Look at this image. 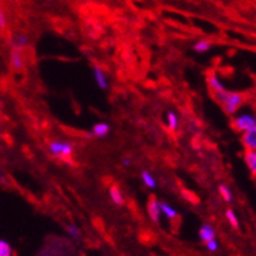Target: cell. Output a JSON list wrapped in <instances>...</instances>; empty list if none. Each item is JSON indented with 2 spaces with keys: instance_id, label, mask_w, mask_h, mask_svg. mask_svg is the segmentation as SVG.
<instances>
[{
  "instance_id": "6da1fadb",
  "label": "cell",
  "mask_w": 256,
  "mask_h": 256,
  "mask_svg": "<svg viewBox=\"0 0 256 256\" xmlns=\"http://www.w3.org/2000/svg\"><path fill=\"white\" fill-rule=\"evenodd\" d=\"M216 100L220 102L223 106L226 112L228 115H234L238 111V108L241 107V104H244V96L241 93L237 92H228L227 90H222V92H216L213 93Z\"/></svg>"
},
{
  "instance_id": "7a4b0ae2",
  "label": "cell",
  "mask_w": 256,
  "mask_h": 256,
  "mask_svg": "<svg viewBox=\"0 0 256 256\" xmlns=\"http://www.w3.org/2000/svg\"><path fill=\"white\" fill-rule=\"evenodd\" d=\"M48 153L54 157L59 158L62 160H72V156L74 152L73 143L68 140H51L48 146Z\"/></svg>"
},
{
  "instance_id": "3957f363",
  "label": "cell",
  "mask_w": 256,
  "mask_h": 256,
  "mask_svg": "<svg viewBox=\"0 0 256 256\" xmlns=\"http://www.w3.org/2000/svg\"><path fill=\"white\" fill-rule=\"evenodd\" d=\"M234 128L240 132H248V130L256 129V120L254 115L250 114H241L234 118Z\"/></svg>"
},
{
  "instance_id": "277c9868",
  "label": "cell",
  "mask_w": 256,
  "mask_h": 256,
  "mask_svg": "<svg viewBox=\"0 0 256 256\" xmlns=\"http://www.w3.org/2000/svg\"><path fill=\"white\" fill-rule=\"evenodd\" d=\"M24 55H23V51L16 50V48H12L10 51V65L12 68L14 69L16 72H20L24 69Z\"/></svg>"
},
{
  "instance_id": "5b68a950",
  "label": "cell",
  "mask_w": 256,
  "mask_h": 256,
  "mask_svg": "<svg viewBox=\"0 0 256 256\" xmlns=\"http://www.w3.org/2000/svg\"><path fill=\"white\" fill-rule=\"evenodd\" d=\"M146 212H148V216H150V220L154 223L160 222V206H158V200L154 196H150V199L148 200V204H146Z\"/></svg>"
},
{
  "instance_id": "8992f818",
  "label": "cell",
  "mask_w": 256,
  "mask_h": 256,
  "mask_svg": "<svg viewBox=\"0 0 256 256\" xmlns=\"http://www.w3.org/2000/svg\"><path fill=\"white\" fill-rule=\"evenodd\" d=\"M199 238L202 240V242H204V244L216 238V230H214L213 226L209 224V223H204V224L200 226Z\"/></svg>"
},
{
  "instance_id": "52a82bcc",
  "label": "cell",
  "mask_w": 256,
  "mask_h": 256,
  "mask_svg": "<svg viewBox=\"0 0 256 256\" xmlns=\"http://www.w3.org/2000/svg\"><path fill=\"white\" fill-rule=\"evenodd\" d=\"M92 72H93V76H94V82H96V84L102 90H107V88H108V79H107L106 73H104L100 66H93Z\"/></svg>"
},
{
  "instance_id": "ba28073f",
  "label": "cell",
  "mask_w": 256,
  "mask_h": 256,
  "mask_svg": "<svg viewBox=\"0 0 256 256\" xmlns=\"http://www.w3.org/2000/svg\"><path fill=\"white\" fill-rule=\"evenodd\" d=\"M241 140L246 150H256V129L248 130L242 132Z\"/></svg>"
},
{
  "instance_id": "9c48e42d",
  "label": "cell",
  "mask_w": 256,
  "mask_h": 256,
  "mask_svg": "<svg viewBox=\"0 0 256 256\" xmlns=\"http://www.w3.org/2000/svg\"><path fill=\"white\" fill-rule=\"evenodd\" d=\"M108 195H110V199L112 200V203L115 204V206H124V203H125L124 194H122L121 188H118V185L110 186V188H108Z\"/></svg>"
},
{
  "instance_id": "30bf717a",
  "label": "cell",
  "mask_w": 256,
  "mask_h": 256,
  "mask_svg": "<svg viewBox=\"0 0 256 256\" xmlns=\"http://www.w3.org/2000/svg\"><path fill=\"white\" fill-rule=\"evenodd\" d=\"M110 125L107 124V122H97V124L93 125L92 128V136H94V138L98 139L106 138V136L110 134Z\"/></svg>"
},
{
  "instance_id": "8fae6325",
  "label": "cell",
  "mask_w": 256,
  "mask_h": 256,
  "mask_svg": "<svg viewBox=\"0 0 256 256\" xmlns=\"http://www.w3.org/2000/svg\"><path fill=\"white\" fill-rule=\"evenodd\" d=\"M30 46V38L27 34H20L17 36L13 37L12 40V48H16V50L23 51L24 48H27Z\"/></svg>"
},
{
  "instance_id": "7c38bea8",
  "label": "cell",
  "mask_w": 256,
  "mask_h": 256,
  "mask_svg": "<svg viewBox=\"0 0 256 256\" xmlns=\"http://www.w3.org/2000/svg\"><path fill=\"white\" fill-rule=\"evenodd\" d=\"M244 160H245V164L248 166V168L250 170L251 174H252V178H255L256 174V152L251 150H246L245 154H244Z\"/></svg>"
},
{
  "instance_id": "4fadbf2b",
  "label": "cell",
  "mask_w": 256,
  "mask_h": 256,
  "mask_svg": "<svg viewBox=\"0 0 256 256\" xmlns=\"http://www.w3.org/2000/svg\"><path fill=\"white\" fill-rule=\"evenodd\" d=\"M158 206H160V214H164L166 218H168V220H174V218H178V210H176L172 206H170L168 203H166V202H158Z\"/></svg>"
},
{
  "instance_id": "5bb4252c",
  "label": "cell",
  "mask_w": 256,
  "mask_h": 256,
  "mask_svg": "<svg viewBox=\"0 0 256 256\" xmlns=\"http://www.w3.org/2000/svg\"><path fill=\"white\" fill-rule=\"evenodd\" d=\"M208 84L209 88L212 90V92H222V90H226V87L223 86V83L220 82V78H218L216 74H209L208 76Z\"/></svg>"
},
{
  "instance_id": "9a60e30c",
  "label": "cell",
  "mask_w": 256,
  "mask_h": 256,
  "mask_svg": "<svg viewBox=\"0 0 256 256\" xmlns=\"http://www.w3.org/2000/svg\"><path fill=\"white\" fill-rule=\"evenodd\" d=\"M140 178L146 188H157V180H156L154 176H153L148 170H144V171L140 172Z\"/></svg>"
},
{
  "instance_id": "2e32d148",
  "label": "cell",
  "mask_w": 256,
  "mask_h": 256,
  "mask_svg": "<svg viewBox=\"0 0 256 256\" xmlns=\"http://www.w3.org/2000/svg\"><path fill=\"white\" fill-rule=\"evenodd\" d=\"M65 231H66V234H68L73 240L79 241V240L82 238V231H80V228L76 224H74V223H68V224L65 226Z\"/></svg>"
},
{
  "instance_id": "e0dca14e",
  "label": "cell",
  "mask_w": 256,
  "mask_h": 256,
  "mask_svg": "<svg viewBox=\"0 0 256 256\" xmlns=\"http://www.w3.org/2000/svg\"><path fill=\"white\" fill-rule=\"evenodd\" d=\"M218 192H220V198L224 200L226 203H232V202H234V195H232V190L228 188L227 185H224V184H220V185L218 186Z\"/></svg>"
},
{
  "instance_id": "ac0fdd59",
  "label": "cell",
  "mask_w": 256,
  "mask_h": 256,
  "mask_svg": "<svg viewBox=\"0 0 256 256\" xmlns=\"http://www.w3.org/2000/svg\"><path fill=\"white\" fill-rule=\"evenodd\" d=\"M192 48H194L195 52L198 54L208 52V51L212 48V42L210 41H208V40H200V41H198L196 44H194Z\"/></svg>"
},
{
  "instance_id": "d6986e66",
  "label": "cell",
  "mask_w": 256,
  "mask_h": 256,
  "mask_svg": "<svg viewBox=\"0 0 256 256\" xmlns=\"http://www.w3.org/2000/svg\"><path fill=\"white\" fill-rule=\"evenodd\" d=\"M226 218H227L228 223H230V226H231L232 228H234V230H238L240 220H238V218H237V216H236V213H234V209L228 208L227 210H226Z\"/></svg>"
},
{
  "instance_id": "ffe728a7",
  "label": "cell",
  "mask_w": 256,
  "mask_h": 256,
  "mask_svg": "<svg viewBox=\"0 0 256 256\" xmlns=\"http://www.w3.org/2000/svg\"><path fill=\"white\" fill-rule=\"evenodd\" d=\"M167 126L170 130L174 132L178 126V116L174 111H168L167 112Z\"/></svg>"
},
{
  "instance_id": "44dd1931",
  "label": "cell",
  "mask_w": 256,
  "mask_h": 256,
  "mask_svg": "<svg viewBox=\"0 0 256 256\" xmlns=\"http://www.w3.org/2000/svg\"><path fill=\"white\" fill-rule=\"evenodd\" d=\"M0 256H14V251L6 240H0Z\"/></svg>"
},
{
  "instance_id": "7402d4cb",
  "label": "cell",
  "mask_w": 256,
  "mask_h": 256,
  "mask_svg": "<svg viewBox=\"0 0 256 256\" xmlns=\"http://www.w3.org/2000/svg\"><path fill=\"white\" fill-rule=\"evenodd\" d=\"M206 248H208V251H210V252H216V251L218 250V248H220V245H218V242L216 241V238L212 240V241H208L206 244Z\"/></svg>"
},
{
  "instance_id": "603a6c76",
  "label": "cell",
  "mask_w": 256,
  "mask_h": 256,
  "mask_svg": "<svg viewBox=\"0 0 256 256\" xmlns=\"http://www.w3.org/2000/svg\"><path fill=\"white\" fill-rule=\"evenodd\" d=\"M6 24V14H4L3 9L0 8V30L4 28Z\"/></svg>"
},
{
  "instance_id": "cb8c5ba5",
  "label": "cell",
  "mask_w": 256,
  "mask_h": 256,
  "mask_svg": "<svg viewBox=\"0 0 256 256\" xmlns=\"http://www.w3.org/2000/svg\"><path fill=\"white\" fill-rule=\"evenodd\" d=\"M0 182H2V184L6 182V174L2 171V170H0Z\"/></svg>"
},
{
  "instance_id": "d4e9b609",
  "label": "cell",
  "mask_w": 256,
  "mask_h": 256,
  "mask_svg": "<svg viewBox=\"0 0 256 256\" xmlns=\"http://www.w3.org/2000/svg\"><path fill=\"white\" fill-rule=\"evenodd\" d=\"M130 164H132V162H130V160H129V158H125V160H122V166H124V167H126V166H130Z\"/></svg>"
}]
</instances>
